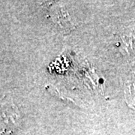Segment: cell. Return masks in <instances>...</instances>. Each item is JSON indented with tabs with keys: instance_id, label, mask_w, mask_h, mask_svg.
<instances>
[{
	"instance_id": "cell-1",
	"label": "cell",
	"mask_w": 135,
	"mask_h": 135,
	"mask_svg": "<svg viewBox=\"0 0 135 135\" xmlns=\"http://www.w3.org/2000/svg\"><path fill=\"white\" fill-rule=\"evenodd\" d=\"M126 101L131 107L135 110V74H133L126 84Z\"/></svg>"
}]
</instances>
